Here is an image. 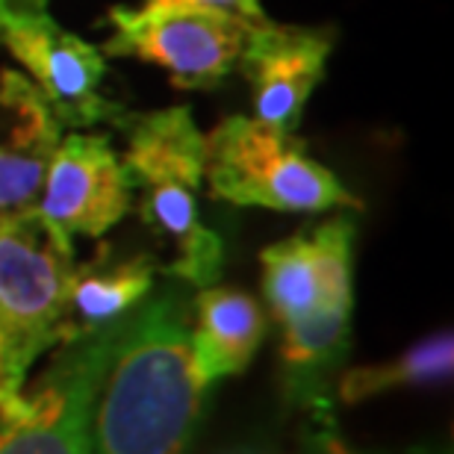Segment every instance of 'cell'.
I'll list each match as a JSON object with an SVG mask.
<instances>
[{"mask_svg":"<svg viewBox=\"0 0 454 454\" xmlns=\"http://www.w3.org/2000/svg\"><path fill=\"white\" fill-rule=\"evenodd\" d=\"M157 262L151 257H133L113 262V266H89L74 269L66 310V340L89 333L101 325L115 322L118 316L130 313L136 304L153 289ZM59 342V345H62Z\"/></svg>","mask_w":454,"mask_h":454,"instance_id":"obj_14","label":"cell"},{"mask_svg":"<svg viewBox=\"0 0 454 454\" xmlns=\"http://www.w3.org/2000/svg\"><path fill=\"white\" fill-rule=\"evenodd\" d=\"M189 289L171 280L118 319L95 404V454H180L195 434L210 384L192 348Z\"/></svg>","mask_w":454,"mask_h":454,"instance_id":"obj_1","label":"cell"},{"mask_svg":"<svg viewBox=\"0 0 454 454\" xmlns=\"http://www.w3.org/2000/svg\"><path fill=\"white\" fill-rule=\"evenodd\" d=\"M0 51L21 66V74L39 89L66 130L118 124L127 115L101 95L104 53L62 30L48 0H0Z\"/></svg>","mask_w":454,"mask_h":454,"instance_id":"obj_5","label":"cell"},{"mask_svg":"<svg viewBox=\"0 0 454 454\" xmlns=\"http://www.w3.org/2000/svg\"><path fill=\"white\" fill-rule=\"evenodd\" d=\"M204 180L213 198L236 207L275 213L360 207V198L313 160L293 133H280L254 115H231L204 133Z\"/></svg>","mask_w":454,"mask_h":454,"instance_id":"obj_3","label":"cell"},{"mask_svg":"<svg viewBox=\"0 0 454 454\" xmlns=\"http://www.w3.org/2000/svg\"><path fill=\"white\" fill-rule=\"evenodd\" d=\"M280 363L286 387L301 404L322 398V378L337 366L351 340V304H322L295 322L280 325Z\"/></svg>","mask_w":454,"mask_h":454,"instance_id":"obj_13","label":"cell"},{"mask_svg":"<svg viewBox=\"0 0 454 454\" xmlns=\"http://www.w3.org/2000/svg\"><path fill=\"white\" fill-rule=\"evenodd\" d=\"M27 411L24 395H18L9 389L6 375H4V345H0V416H21Z\"/></svg>","mask_w":454,"mask_h":454,"instance_id":"obj_18","label":"cell"},{"mask_svg":"<svg viewBox=\"0 0 454 454\" xmlns=\"http://www.w3.org/2000/svg\"><path fill=\"white\" fill-rule=\"evenodd\" d=\"M124 166L142 192V219L162 236L175 257L166 275L204 289L222 275V239L201 222L198 192L204 186V130L189 106L124 115Z\"/></svg>","mask_w":454,"mask_h":454,"instance_id":"obj_2","label":"cell"},{"mask_svg":"<svg viewBox=\"0 0 454 454\" xmlns=\"http://www.w3.org/2000/svg\"><path fill=\"white\" fill-rule=\"evenodd\" d=\"M118 319L57 345L39 384L24 393L27 411L0 416V454H92L95 404Z\"/></svg>","mask_w":454,"mask_h":454,"instance_id":"obj_6","label":"cell"},{"mask_svg":"<svg viewBox=\"0 0 454 454\" xmlns=\"http://www.w3.org/2000/svg\"><path fill=\"white\" fill-rule=\"evenodd\" d=\"M133 204V180L110 136L66 130L53 148L35 210L44 224L68 242L74 236H104Z\"/></svg>","mask_w":454,"mask_h":454,"instance_id":"obj_8","label":"cell"},{"mask_svg":"<svg viewBox=\"0 0 454 454\" xmlns=\"http://www.w3.org/2000/svg\"><path fill=\"white\" fill-rule=\"evenodd\" d=\"M66 127L21 71H0V219L35 210Z\"/></svg>","mask_w":454,"mask_h":454,"instance_id":"obj_11","label":"cell"},{"mask_svg":"<svg viewBox=\"0 0 454 454\" xmlns=\"http://www.w3.org/2000/svg\"><path fill=\"white\" fill-rule=\"evenodd\" d=\"M266 337V313L248 293L204 286L192 295V348L207 384L239 375Z\"/></svg>","mask_w":454,"mask_h":454,"instance_id":"obj_12","label":"cell"},{"mask_svg":"<svg viewBox=\"0 0 454 454\" xmlns=\"http://www.w3.org/2000/svg\"><path fill=\"white\" fill-rule=\"evenodd\" d=\"M74 245L62 242L39 210L0 219V345L4 375L24 395L27 372L66 340Z\"/></svg>","mask_w":454,"mask_h":454,"instance_id":"obj_4","label":"cell"},{"mask_svg":"<svg viewBox=\"0 0 454 454\" xmlns=\"http://www.w3.org/2000/svg\"><path fill=\"white\" fill-rule=\"evenodd\" d=\"M451 366H454L451 333L440 331L428 340L416 342L404 354H398L395 360L345 372L340 380V398L345 404H360L372 395L389 393V389L442 384V380L451 378Z\"/></svg>","mask_w":454,"mask_h":454,"instance_id":"obj_15","label":"cell"},{"mask_svg":"<svg viewBox=\"0 0 454 454\" xmlns=\"http://www.w3.org/2000/svg\"><path fill=\"white\" fill-rule=\"evenodd\" d=\"M142 6H184V9H207V12H222L248 24H266V15L260 0H145Z\"/></svg>","mask_w":454,"mask_h":454,"instance_id":"obj_17","label":"cell"},{"mask_svg":"<svg viewBox=\"0 0 454 454\" xmlns=\"http://www.w3.org/2000/svg\"><path fill=\"white\" fill-rule=\"evenodd\" d=\"M104 57L160 66L184 89H213L236 71L251 27L239 18L184 6H115L106 15Z\"/></svg>","mask_w":454,"mask_h":454,"instance_id":"obj_7","label":"cell"},{"mask_svg":"<svg viewBox=\"0 0 454 454\" xmlns=\"http://www.w3.org/2000/svg\"><path fill=\"white\" fill-rule=\"evenodd\" d=\"M307 411H310V422H307V431H304L301 454H366V451L351 449L348 442L342 440V434L337 431V419H333V413H331L328 395L307 402Z\"/></svg>","mask_w":454,"mask_h":454,"instance_id":"obj_16","label":"cell"},{"mask_svg":"<svg viewBox=\"0 0 454 454\" xmlns=\"http://www.w3.org/2000/svg\"><path fill=\"white\" fill-rule=\"evenodd\" d=\"M325 30L257 24L245 39L239 68L254 92V118L280 133H295L313 89L322 83L331 57Z\"/></svg>","mask_w":454,"mask_h":454,"instance_id":"obj_9","label":"cell"},{"mask_svg":"<svg viewBox=\"0 0 454 454\" xmlns=\"http://www.w3.org/2000/svg\"><path fill=\"white\" fill-rule=\"evenodd\" d=\"M351 239L354 224L337 215L313 233H295L262 251V295L280 325L322 304H354Z\"/></svg>","mask_w":454,"mask_h":454,"instance_id":"obj_10","label":"cell"}]
</instances>
